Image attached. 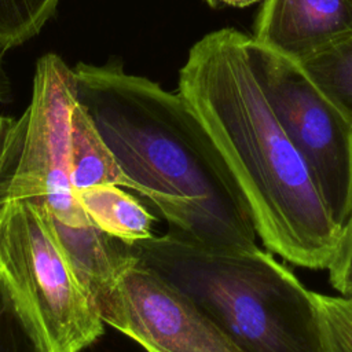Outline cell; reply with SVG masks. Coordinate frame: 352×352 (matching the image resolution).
<instances>
[{
    "label": "cell",
    "instance_id": "6da1fadb",
    "mask_svg": "<svg viewBox=\"0 0 352 352\" xmlns=\"http://www.w3.org/2000/svg\"><path fill=\"white\" fill-rule=\"evenodd\" d=\"M73 70L77 102L170 230L210 250L258 248L236 183L179 92L128 74L118 63H78Z\"/></svg>",
    "mask_w": 352,
    "mask_h": 352
},
{
    "label": "cell",
    "instance_id": "7a4b0ae2",
    "mask_svg": "<svg viewBox=\"0 0 352 352\" xmlns=\"http://www.w3.org/2000/svg\"><path fill=\"white\" fill-rule=\"evenodd\" d=\"M246 40L232 28L204 36L188 52L177 92L213 139L263 245L294 265L326 270L341 227L274 114Z\"/></svg>",
    "mask_w": 352,
    "mask_h": 352
},
{
    "label": "cell",
    "instance_id": "3957f363",
    "mask_svg": "<svg viewBox=\"0 0 352 352\" xmlns=\"http://www.w3.org/2000/svg\"><path fill=\"white\" fill-rule=\"evenodd\" d=\"M128 248L241 352H324L314 292L270 252L210 250L170 228Z\"/></svg>",
    "mask_w": 352,
    "mask_h": 352
},
{
    "label": "cell",
    "instance_id": "277c9868",
    "mask_svg": "<svg viewBox=\"0 0 352 352\" xmlns=\"http://www.w3.org/2000/svg\"><path fill=\"white\" fill-rule=\"evenodd\" d=\"M0 292L38 352H81L103 334L92 293L41 201L0 206Z\"/></svg>",
    "mask_w": 352,
    "mask_h": 352
},
{
    "label": "cell",
    "instance_id": "5b68a950",
    "mask_svg": "<svg viewBox=\"0 0 352 352\" xmlns=\"http://www.w3.org/2000/svg\"><path fill=\"white\" fill-rule=\"evenodd\" d=\"M76 77L62 58L37 62L32 102L15 120L6 153L0 206L11 201L44 202L54 219L73 228L92 224L70 183L72 113Z\"/></svg>",
    "mask_w": 352,
    "mask_h": 352
},
{
    "label": "cell",
    "instance_id": "8992f818",
    "mask_svg": "<svg viewBox=\"0 0 352 352\" xmlns=\"http://www.w3.org/2000/svg\"><path fill=\"white\" fill-rule=\"evenodd\" d=\"M252 69L340 227L352 213V125L298 62L248 36Z\"/></svg>",
    "mask_w": 352,
    "mask_h": 352
},
{
    "label": "cell",
    "instance_id": "52a82bcc",
    "mask_svg": "<svg viewBox=\"0 0 352 352\" xmlns=\"http://www.w3.org/2000/svg\"><path fill=\"white\" fill-rule=\"evenodd\" d=\"M104 323L147 352H241L176 286L125 257L89 287Z\"/></svg>",
    "mask_w": 352,
    "mask_h": 352
},
{
    "label": "cell",
    "instance_id": "ba28073f",
    "mask_svg": "<svg viewBox=\"0 0 352 352\" xmlns=\"http://www.w3.org/2000/svg\"><path fill=\"white\" fill-rule=\"evenodd\" d=\"M352 33V0H264L256 41L300 62Z\"/></svg>",
    "mask_w": 352,
    "mask_h": 352
},
{
    "label": "cell",
    "instance_id": "9c48e42d",
    "mask_svg": "<svg viewBox=\"0 0 352 352\" xmlns=\"http://www.w3.org/2000/svg\"><path fill=\"white\" fill-rule=\"evenodd\" d=\"M89 220L104 234L125 243L154 235L155 216L133 195L116 184H98L74 191Z\"/></svg>",
    "mask_w": 352,
    "mask_h": 352
},
{
    "label": "cell",
    "instance_id": "30bf717a",
    "mask_svg": "<svg viewBox=\"0 0 352 352\" xmlns=\"http://www.w3.org/2000/svg\"><path fill=\"white\" fill-rule=\"evenodd\" d=\"M70 183L74 191L98 184H116L140 192L77 100L72 113Z\"/></svg>",
    "mask_w": 352,
    "mask_h": 352
},
{
    "label": "cell",
    "instance_id": "8fae6325",
    "mask_svg": "<svg viewBox=\"0 0 352 352\" xmlns=\"http://www.w3.org/2000/svg\"><path fill=\"white\" fill-rule=\"evenodd\" d=\"M298 65L352 125V33Z\"/></svg>",
    "mask_w": 352,
    "mask_h": 352
},
{
    "label": "cell",
    "instance_id": "7c38bea8",
    "mask_svg": "<svg viewBox=\"0 0 352 352\" xmlns=\"http://www.w3.org/2000/svg\"><path fill=\"white\" fill-rule=\"evenodd\" d=\"M59 0H0V44L8 50L34 37Z\"/></svg>",
    "mask_w": 352,
    "mask_h": 352
},
{
    "label": "cell",
    "instance_id": "4fadbf2b",
    "mask_svg": "<svg viewBox=\"0 0 352 352\" xmlns=\"http://www.w3.org/2000/svg\"><path fill=\"white\" fill-rule=\"evenodd\" d=\"M324 352H352V298L314 293Z\"/></svg>",
    "mask_w": 352,
    "mask_h": 352
},
{
    "label": "cell",
    "instance_id": "5bb4252c",
    "mask_svg": "<svg viewBox=\"0 0 352 352\" xmlns=\"http://www.w3.org/2000/svg\"><path fill=\"white\" fill-rule=\"evenodd\" d=\"M326 270L330 285L341 297L352 298V213L341 227L338 242Z\"/></svg>",
    "mask_w": 352,
    "mask_h": 352
},
{
    "label": "cell",
    "instance_id": "9a60e30c",
    "mask_svg": "<svg viewBox=\"0 0 352 352\" xmlns=\"http://www.w3.org/2000/svg\"><path fill=\"white\" fill-rule=\"evenodd\" d=\"M0 352H38L0 292Z\"/></svg>",
    "mask_w": 352,
    "mask_h": 352
},
{
    "label": "cell",
    "instance_id": "2e32d148",
    "mask_svg": "<svg viewBox=\"0 0 352 352\" xmlns=\"http://www.w3.org/2000/svg\"><path fill=\"white\" fill-rule=\"evenodd\" d=\"M14 122H15V120H12L10 117L0 116V187H1V182H3L7 146H8V140H10V135H11Z\"/></svg>",
    "mask_w": 352,
    "mask_h": 352
},
{
    "label": "cell",
    "instance_id": "e0dca14e",
    "mask_svg": "<svg viewBox=\"0 0 352 352\" xmlns=\"http://www.w3.org/2000/svg\"><path fill=\"white\" fill-rule=\"evenodd\" d=\"M8 48L0 44V102H8L11 99V84L4 69V55Z\"/></svg>",
    "mask_w": 352,
    "mask_h": 352
},
{
    "label": "cell",
    "instance_id": "ac0fdd59",
    "mask_svg": "<svg viewBox=\"0 0 352 352\" xmlns=\"http://www.w3.org/2000/svg\"><path fill=\"white\" fill-rule=\"evenodd\" d=\"M210 7L219 8V7H246L253 3L264 1V0H205Z\"/></svg>",
    "mask_w": 352,
    "mask_h": 352
}]
</instances>
